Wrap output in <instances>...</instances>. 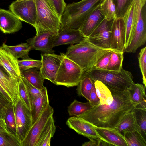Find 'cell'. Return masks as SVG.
Wrapping results in <instances>:
<instances>
[{
    "instance_id": "48",
    "label": "cell",
    "mask_w": 146,
    "mask_h": 146,
    "mask_svg": "<svg viewBox=\"0 0 146 146\" xmlns=\"http://www.w3.org/2000/svg\"><path fill=\"white\" fill-rule=\"evenodd\" d=\"M4 131H8L4 120L0 119V133Z\"/></svg>"
},
{
    "instance_id": "13",
    "label": "cell",
    "mask_w": 146,
    "mask_h": 146,
    "mask_svg": "<svg viewBox=\"0 0 146 146\" xmlns=\"http://www.w3.org/2000/svg\"><path fill=\"white\" fill-rule=\"evenodd\" d=\"M126 36V29L123 18H115L113 20L111 29V49L114 51L124 53Z\"/></svg>"
},
{
    "instance_id": "27",
    "label": "cell",
    "mask_w": 146,
    "mask_h": 146,
    "mask_svg": "<svg viewBox=\"0 0 146 146\" xmlns=\"http://www.w3.org/2000/svg\"><path fill=\"white\" fill-rule=\"evenodd\" d=\"M1 47L17 59L19 58L23 59L29 57V53L31 50L27 42L21 43L13 46L7 45L3 43Z\"/></svg>"
},
{
    "instance_id": "45",
    "label": "cell",
    "mask_w": 146,
    "mask_h": 146,
    "mask_svg": "<svg viewBox=\"0 0 146 146\" xmlns=\"http://www.w3.org/2000/svg\"><path fill=\"white\" fill-rule=\"evenodd\" d=\"M56 127L54 125L44 138L40 146H50L51 138L53 137L55 132Z\"/></svg>"
},
{
    "instance_id": "26",
    "label": "cell",
    "mask_w": 146,
    "mask_h": 146,
    "mask_svg": "<svg viewBox=\"0 0 146 146\" xmlns=\"http://www.w3.org/2000/svg\"><path fill=\"white\" fill-rule=\"evenodd\" d=\"M115 128L123 135L126 131L136 130L140 132V128L137 123L135 114L132 111L125 116Z\"/></svg>"
},
{
    "instance_id": "20",
    "label": "cell",
    "mask_w": 146,
    "mask_h": 146,
    "mask_svg": "<svg viewBox=\"0 0 146 146\" xmlns=\"http://www.w3.org/2000/svg\"><path fill=\"white\" fill-rule=\"evenodd\" d=\"M20 79L12 78L6 73L0 71V85L10 97L14 106L20 99Z\"/></svg>"
},
{
    "instance_id": "3",
    "label": "cell",
    "mask_w": 146,
    "mask_h": 146,
    "mask_svg": "<svg viewBox=\"0 0 146 146\" xmlns=\"http://www.w3.org/2000/svg\"><path fill=\"white\" fill-rule=\"evenodd\" d=\"M104 0H81L66 5L61 17L60 30L79 29L87 17Z\"/></svg>"
},
{
    "instance_id": "18",
    "label": "cell",
    "mask_w": 146,
    "mask_h": 146,
    "mask_svg": "<svg viewBox=\"0 0 146 146\" xmlns=\"http://www.w3.org/2000/svg\"><path fill=\"white\" fill-rule=\"evenodd\" d=\"M86 39L79 29L60 30L53 43V47L58 46L77 44Z\"/></svg>"
},
{
    "instance_id": "32",
    "label": "cell",
    "mask_w": 146,
    "mask_h": 146,
    "mask_svg": "<svg viewBox=\"0 0 146 146\" xmlns=\"http://www.w3.org/2000/svg\"><path fill=\"white\" fill-rule=\"evenodd\" d=\"M124 53L113 51L107 66L106 70L113 71H119L122 69Z\"/></svg>"
},
{
    "instance_id": "11",
    "label": "cell",
    "mask_w": 146,
    "mask_h": 146,
    "mask_svg": "<svg viewBox=\"0 0 146 146\" xmlns=\"http://www.w3.org/2000/svg\"><path fill=\"white\" fill-rule=\"evenodd\" d=\"M14 113L16 135L21 143L32 125L31 111L23 105L19 99L14 106Z\"/></svg>"
},
{
    "instance_id": "28",
    "label": "cell",
    "mask_w": 146,
    "mask_h": 146,
    "mask_svg": "<svg viewBox=\"0 0 146 146\" xmlns=\"http://www.w3.org/2000/svg\"><path fill=\"white\" fill-rule=\"evenodd\" d=\"M96 92L101 104L109 105L111 103L113 98L109 88L101 82H94Z\"/></svg>"
},
{
    "instance_id": "30",
    "label": "cell",
    "mask_w": 146,
    "mask_h": 146,
    "mask_svg": "<svg viewBox=\"0 0 146 146\" xmlns=\"http://www.w3.org/2000/svg\"><path fill=\"white\" fill-rule=\"evenodd\" d=\"M123 135L128 146H146V140L139 131H126Z\"/></svg>"
},
{
    "instance_id": "50",
    "label": "cell",
    "mask_w": 146,
    "mask_h": 146,
    "mask_svg": "<svg viewBox=\"0 0 146 146\" xmlns=\"http://www.w3.org/2000/svg\"><path fill=\"white\" fill-rule=\"evenodd\" d=\"M0 71L6 73L7 74L5 70V69L3 68V67L1 66V65L0 64Z\"/></svg>"
},
{
    "instance_id": "43",
    "label": "cell",
    "mask_w": 146,
    "mask_h": 146,
    "mask_svg": "<svg viewBox=\"0 0 146 146\" xmlns=\"http://www.w3.org/2000/svg\"><path fill=\"white\" fill-rule=\"evenodd\" d=\"M13 104L0 92V119L5 121L7 111L9 107Z\"/></svg>"
},
{
    "instance_id": "39",
    "label": "cell",
    "mask_w": 146,
    "mask_h": 146,
    "mask_svg": "<svg viewBox=\"0 0 146 146\" xmlns=\"http://www.w3.org/2000/svg\"><path fill=\"white\" fill-rule=\"evenodd\" d=\"M21 78L28 91L31 108V106L35 100L38 96L42 93L45 87L42 89H38L31 85L25 78L21 76Z\"/></svg>"
},
{
    "instance_id": "6",
    "label": "cell",
    "mask_w": 146,
    "mask_h": 146,
    "mask_svg": "<svg viewBox=\"0 0 146 146\" xmlns=\"http://www.w3.org/2000/svg\"><path fill=\"white\" fill-rule=\"evenodd\" d=\"M36 18L35 27L38 34L53 32L58 34L60 30V19L48 0H35Z\"/></svg>"
},
{
    "instance_id": "24",
    "label": "cell",
    "mask_w": 146,
    "mask_h": 146,
    "mask_svg": "<svg viewBox=\"0 0 146 146\" xmlns=\"http://www.w3.org/2000/svg\"><path fill=\"white\" fill-rule=\"evenodd\" d=\"M49 103L47 89L45 87L42 93L35 100L31 106V111L32 125L36 121L43 110Z\"/></svg>"
},
{
    "instance_id": "2",
    "label": "cell",
    "mask_w": 146,
    "mask_h": 146,
    "mask_svg": "<svg viewBox=\"0 0 146 146\" xmlns=\"http://www.w3.org/2000/svg\"><path fill=\"white\" fill-rule=\"evenodd\" d=\"M110 50L96 46L86 39L67 48L65 55L78 65L82 70L83 75L92 69L101 57Z\"/></svg>"
},
{
    "instance_id": "8",
    "label": "cell",
    "mask_w": 146,
    "mask_h": 146,
    "mask_svg": "<svg viewBox=\"0 0 146 146\" xmlns=\"http://www.w3.org/2000/svg\"><path fill=\"white\" fill-rule=\"evenodd\" d=\"M146 6L143 5L139 10L136 23L130 40L124 51L135 53L137 50L144 45L146 41Z\"/></svg>"
},
{
    "instance_id": "22",
    "label": "cell",
    "mask_w": 146,
    "mask_h": 146,
    "mask_svg": "<svg viewBox=\"0 0 146 146\" xmlns=\"http://www.w3.org/2000/svg\"><path fill=\"white\" fill-rule=\"evenodd\" d=\"M95 126L97 133L103 140L111 146H128L123 135L115 128Z\"/></svg>"
},
{
    "instance_id": "44",
    "label": "cell",
    "mask_w": 146,
    "mask_h": 146,
    "mask_svg": "<svg viewBox=\"0 0 146 146\" xmlns=\"http://www.w3.org/2000/svg\"><path fill=\"white\" fill-rule=\"evenodd\" d=\"M113 51L112 50H110L107 52L101 57L93 68L106 70Z\"/></svg>"
},
{
    "instance_id": "38",
    "label": "cell",
    "mask_w": 146,
    "mask_h": 146,
    "mask_svg": "<svg viewBox=\"0 0 146 146\" xmlns=\"http://www.w3.org/2000/svg\"><path fill=\"white\" fill-rule=\"evenodd\" d=\"M18 63L20 71L33 68L40 70L42 66L41 60H35L29 57L18 59Z\"/></svg>"
},
{
    "instance_id": "7",
    "label": "cell",
    "mask_w": 146,
    "mask_h": 146,
    "mask_svg": "<svg viewBox=\"0 0 146 146\" xmlns=\"http://www.w3.org/2000/svg\"><path fill=\"white\" fill-rule=\"evenodd\" d=\"M83 71L80 67L64 54L54 84L67 87L77 86L83 77Z\"/></svg>"
},
{
    "instance_id": "5",
    "label": "cell",
    "mask_w": 146,
    "mask_h": 146,
    "mask_svg": "<svg viewBox=\"0 0 146 146\" xmlns=\"http://www.w3.org/2000/svg\"><path fill=\"white\" fill-rule=\"evenodd\" d=\"M53 108L48 104L33 124L21 142V146H40L44 138L54 125Z\"/></svg>"
},
{
    "instance_id": "17",
    "label": "cell",
    "mask_w": 146,
    "mask_h": 146,
    "mask_svg": "<svg viewBox=\"0 0 146 146\" xmlns=\"http://www.w3.org/2000/svg\"><path fill=\"white\" fill-rule=\"evenodd\" d=\"M20 20L12 12L0 9V30L5 34L18 31L22 28Z\"/></svg>"
},
{
    "instance_id": "15",
    "label": "cell",
    "mask_w": 146,
    "mask_h": 146,
    "mask_svg": "<svg viewBox=\"0 0 146 146\" xmlns=\"http://www.w3.org/2000/svg\"><path fill=\"white\" fill-rule=\"evenodd\" d=\"M146 2V0H134L123 17L126 32L125 47L133 33L140 8Z\"/></svg>"
},
{
    "instance_id": "16",
    "label": "cell",
    "mask_w": 146,
    "mask_h": 146,
    "mask_svg": "<svg viewBox=\"0 0 146 146\" xmlns=\"http://www.w3.org/2000/svg\"><path fill=\"white\" fill-rule=\"evenodd\" d=\"M58 34L53 32L36 34L34 37L26 40L31 49L39 50L46 53H54L52 49L54 40Z\"/></svg>"
},
{
    "instance_id": "4",
    "label": "cell",
    "mask_w": 146,
    "mask_h": 146,
    "mask_svg": "<svg viewBox=\"0 0 146 146\" xmlns=\"http://www.w3.org/2000/svg\"><path fill=\"white\" fill-rule=\"evenodd\" d=\"M88 76L94 82H101L108 88L119 90H128L134 83L130 71L123 68L119 71H113L93 68L83 75Z\"/></svg>"
},
{
    "instance_id": "12",
    "label": "cell",
    "mask_w": 146,
    "mask_h": 146,
    "mask_svg": "<svg viewBox=\"0 0 146 146\" xmlns=\"http://www.w3.org/2000/svg\"><path fill=\"white\" fill-rule=\"evenodd\" d=\"M64 53L60 55L45 53L41 54L42 66L40 69L44 79L55 84L57 74L64 58Z\"/></svg>"
},
{
    "instance_id": "34",
    "label": "cell",
    "mask_w": 146,
    "mask_h": 146,
    "mask_svg": "<svg viewBox=\"0 0 146 146\" xmlns=\"http://www.w3.org/2000/svg\"><path fill=\"white\" fill-rule=\"evenodd\" d=\"M8 131L16 136V128L14 113V106L11 105L8 109L5 118Z\"/></svg>"
},
{
    "instance_id": "14",
    "label": "cell",
    "mask_w": 146,
    "mask_h": 146,
    "mask_svg": "<svg viewBox=\"0 0 146 146\" xmlns=\"http://www.w3.org/2000/svg\"><path fill=\"white\" fill-rule=\"evenodd\" d=\"M66 124L69 127L78 134L90 139L103 140L97 133L95 126L90 123L78 117L73 116L67 120Z\"/></svg>"
},
{
    "instance_id": "46",
    "label": "cell",
    "mask_w": 146,
    "mask_h": 146,
    "mask_svg": "<svg viewBox=\"0 0 146 146\" xmlns=\"http://www.w3.org/2000/svg\"><path fill=\"white\" fill-rule=\"evenodd\" d=\"M111 146L109 143L101 139H90L89 141L85 142L82 146Z\"/></svg>"
},
{
    "instance_id": "42",
    "label": "cell",
    "mask_w": 146,
    "mask_h": 146,
    "mask_svg": "<svg viewBox=\"0 0 146 146\" xmlns=\"http://www.w3.org/2000/svg\"><path fill=\"white\" fill-rule=\"evenodd\" d=\"M51 7L61 20L66 6L64 0H48Z\"/></svg>"
},
{
    "instance_id": "23",
    "label": "cell",
    "mask_w": 146,
    "mask_h": 146,
    "mask_svg": "<svg viewBox=\"0 0 146 146\" xmlns=\"http://www.w3.org/2000/svg\"><path fill=\"white\" fill-rule=\"evenodd\" d=\"M145 88L144 85L134 83L128 90L131 100L135 107L146 108Z\"/></svg>"
},
{
    "instance_id": "51",
    "label": "cell",
    "mask_w": 146,
    "mask_h": 146,
    "mask_svg": "<svg viewBox=\"0 0 146 146\" xmlns=\"http://www.w3.org/2000/svg\"><path fill=\"white\" fill-rule=\"evenodd\" d=\"M27 0H16V1H23Z\"/></svg>"
},
{
    "instance_id": "47",
    "label": "cell",
    "mask_w": 146,
    "mask_h": 146,
    "mask_svg": "<svg viewBox=\"0 0 146 146\" xmlns=\"http://www.w3.org/2000/svg\"><path fill=\"white\" fill-rule=\"evenodd\" d=\"M89 102L93 106L97 105L100 103V100L96 92L94 82L90 93Z\"/></svg>"
},
{
    "instance_id": "9",
    "label": "cell",
    "mask_w": 146,
    "mask_h": 146,
    "mask_svg": "<svg viewBox=\"0 0 146 146\" xmlns=\"http://www.w3.org/2000/svg\"><path fill=\"white\" fill-rule=\"evenodd\" d=\"M113 20H108L104 19L86 39L100 48L113 50L110 47V40Z\"/></svg>"
},
{
    "instance_id": "19",
    "label": "cell",
    "mask_w": 146,
    "mask_h": 146,
    "mask_svg": "<svg viewBox=\"0 0 146 146\" xmlns=\"http://www.w3.org/2000/svg\"><path fill=\"white\" fill-rule=\"evenodd\" d=\"M18 60L1 46L0 47V64L10 77L19 80L21 78V75Z\"/></svg>"
},
{
    "instance_id": "49",
    "label": "cell",
    "mask_w": 146,
    "mask_h": 146,
    "mask_svg": "<svg viewBox=\"0 0 146 146\" xmlns=\"http://www.w3.org/2000/svg\"><path fill=\"white\" fill-rule=\"evenodd\" d=\"M0 92H1L3 95L6 97V98L7 99L9 100L12 102L11 100L8 95L6 93L4 90L2 88L0 85Z\"/></svg>"
},
{
    "instance_id": "36",
    "label": "cell",
    "mask_w": 146,
    "mask_h": 146,
    "mask_svg": "<svg viewBox=\"0 0 146 146\" xmlns=\"http://www.w3.org/2000/svg\"><path fill=\"white\" fill-rule=\"evenodd\" d=\"M0 146H21L16 136L7 131L0 133Z\"/></svg>"
},
{
    "instance_id": "35",
    "label": "cell",
    "mask_w": 146,
    "mask_h": 146,
    "mask_svg": "<svg viewBox=\"0 0 146 146\" xmlns=\"http://www.w3.org/2000/svg\"><path fill=\"white\" fill-rule=\"evenodd\" d=\"M100 7L105 19L110 20L116 18L115 7L113 0H104Z\"/></svg>"
},
{
    "instance_id": "1",
    "label": "cell",
    "mask_w": 146,
    "mask_h": 146,
    "mask_svg": "<svg viewBox=\"0 0 146 146\" xmlns=\"http://www.w3.org/2000/svg\"><path fill=\"white\" fill-rule=\"evenodd\" d=\"M113 100L110 104H98L80 115L94 126L115 128L125 116L135 108L128 90L119 91L109 88Z\"/></svg>"
},
{
    "instance_id": "10",
    "label": "cell",
    "mask_w": 146,
    "mask_h": 146,
    "mask_svg": "<svg viewBox=\"0 0 146 146\" xmlns=\"http://www.w3.org/2000/svg\"><path fill=\"white\" fill-rule=\"evenodd\" d=\"M10 11L21 21L30 24L35 27L36 18L35 0L13 2L9 7Z\"/></svg>"
},
{
    "instance_id": "25",
    "label": "cell",
    "mask_w": 146,
    "mask_h": 146,
    "mask_svg": "<svg viewBox=\"0 0 146 146\" xmlns=\"http://www.w3.org/2000/svg\"><path fill=\"white\" fill-rule=\"evenodd\" d=\"M21 74L22 76L36 88L41 90L44 87L43 83L44 79L40 70H38V68H33L21 71Z\"/></svg>"
},
{
    "instance_id": "29",
    "label": "cell",
    "mask_w": 146,
    "mask_h": 146,
    "mask_svg": "<svg viewBox=\"0 0 146 146\" xmlns=\"http://www.w3.org/2000/svg\"><path fill=\"white\" fill-rule=\"evenodd\" d=\"M93 106L89 102H82L75 99L68 106L67 111L70 116L78 117Z\"/></svg>"
},
{
    "instance_id": "37",
    "label": "cell",
    "mask_w": 146,
    "mask_h": 146,
    "mask_svg": "<svg viewBox=\"0 0 146 146\" xmlns=\"http://www.w3.org/2000/svg\"><path fill=\"white\" fill-rule=\"evenodd\" d=\"M115 7L116 18H123L134 0H113Z\"/></svg>"
},
{
    "instance_id": "41",
    "label": "cell",
    "mask_w": 146,
    "mask_h": 146,
    "mask_svg": "<svg viewBox=\"0 0 146 146\" xmlns=\"http://www.w3.org/2000/svg\"><path fill=\"white\" fill-rule=\"evenodd\" d=\"M139 66L142 76L143 82L146 87V47L140 50L138 58Z\"/></svg>"
},
{
    "instance_id": "31",
    "label": "cell",
    "mask_w": 146,
    "mask_h": 146,
    "mask_svg": "<svg viewBox=\"0 0 146 146\" xmlns=\"http://www.w3.org/2000/svg\"><path fill=\"white\" fill-rule=\"evenodd\" d=\"M94 82L88 76H84L77 86L78 94L84 97L89 101Z\"/></svg>"
},
{
    "instance_id": "40",
    "label": "cell",
    "mask_w": 146,
    "mask_h": 146,
    "mask_svg": "<svg viewBox=\"0 0 146 146\" xmlns=\"http://www.w3.org/2000/svg\"><path fill=\"white\" fill-rule=\"evenodd\" d=\"M19 99L23 105L31 111V106L29 94L21 78L19 81Z\"/></svg>"
},
{
    "instance_id": "33",
    "label": "cell",
    "mask_w": 146,
    "mask_h": 146,
    "mask_svg": "<svg viewBox=\"0 0 146 146\" xmlns=\"http://www.w3.org/2000/svg\"><path fill=\"white\" fill-rule=\"evenodd\" d=\"M132 111L135 114L137 123L140 128L141 133L146 140V108L135 107Z\"/></svg>"
},
{
    "instance_id": "21",
    "label": "cell",
    "mask_w": 146,
    "mask_h": 146,
    "mask_svg": "<svg viewBox=\"0 0 146 146\" xmlns=\"http://www.w3.org/2000/svg\"><path fill=\"white\" fill-rule=\"evenodd\" d=\"M104 19V15L100 6L87 17L79 29L86 38Z\"/></svg>"
}]
</instances>
